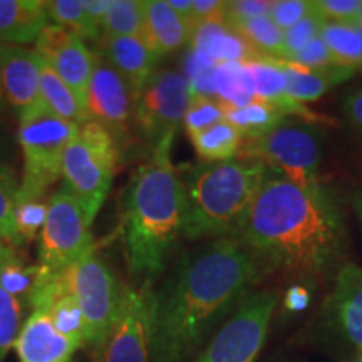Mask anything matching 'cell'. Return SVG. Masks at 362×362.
<instances>
[{
  "instance_id": "40",
  "label": "cell",
  "mask_w": 362,
  "mask_h": 362,
  "mask_svg": "<svg viewBox=\"0 0 362 362\" xmlns=\"http://www.w3.org/2000/svg\"><path fill=\"white\" fill-rule=\"evenodd\" d=\"M284 61L293 62V64L307 67V69H325V67L336 66L332 56H330L327 45H325L320 35L312 40L309 45H305L302 51L292 54L291 57L284 59Z\"/></svg>"
},
{
  "instance_id": "16",
  "label": "cell",
  "mask_w": 362,
  "mask_h": 362,
  "mask_svg": "<svg viewBox=\"0 0 362 362\" xmlns=\"http://www.w3.org/2000/svg\"><path fill=\"white\" fill-rule=\"evenodd\" d=\"M13 347L21 362H72V356L79 349L59 334L49 317L40 310H33Z\"/></svg>"
},
{
  "instance_id": "39",
  "label": "cell",
  "mask_w": 362,
  "mask_h": 362,
  "mask_svg": "<svg viewBox=\"0 0 362 362\" xmlns=\"http://www.w3.org/2000/svg\"><path fill=\"white\" fill-rule=\"evenodd\" d=\"M312 12H314V7H312V2H307V0H280V2H274L270 19L285 33L304 17L310 16Z\"/></svg>"
},
{
  "instance_id": "52",
  "label": "cell",
  "mask_w": 362,
  "mask_h": 362,
  "mask_svg": "<svg viewBox=\"0 0 362 362\" xmlns=\"http://www.w3.org/2000/svg\"><path fill=\"white\" fill-rule=\"evenodd\" d=\"M72 362H81V361H72Z\"/></svg>"
},
{
  "instance_id": "31",
  "label": "cell",
  "mask_w": 362,
  "mask_h": 362,
  "mask_svg": "<svg viewBox=\"0 0 362 362\" xmlns=\"http://www.w3.org/2000/svg\"><path fill=\"white\" fill-rule=\"evenodd\" d=\"M144 12L139 0H111L106 19L103 22L104 37L143 35Z\"/></svg>"
},
{
  "instance_id": "11",
  "label": "cell",
  "mask_w": 362,
  "mask_h": 362,
  "mask_svg": "<svg viewBox=\"0 0 362 362\" xmlns=\"http://www.w3.org/2000/svg\"><path fill=\"white\" fill-rule=\"evenodd\" d=\"M84 208L66 188L57 189L49 200L47 218L40 232V267L62 272L94 250Z\"/></svg>"
},
{
  "instance_id": "6",
  "label": "cell",
  "mask_w": 362,
  "mask_h": 362,
  "mask_svg": "<svg viewBox=\"0 0 362 362\" xmlns=\"http://www.w3.org/2000/svg\"><path fill=\"white\" fill-rule=\"evenodd\" d=\"M19 143L24 153V180L17 197L45 198L61 178L62 158L79 126L49 111L42 101L19 112Z\"/></svg>"
},
{
  "instance_id": "10",
  "label": "cell",
  "mask_w": 362,
  "mask_h": 362,
  "mask_svg": "<svg viewBox=\"0 0 362 362\" xmlns=\"http://www.w3.org/2000/svg\"><path fill=\"white\" fill-rule=\"evenodd\" d=\"M67 279L84 315L86 344L98 351L115 322L123 288L94 250L67 269Z\"/></svg>"
},
{
  "instance_id": "43",
  "label": "cell",
  "mask_w": 362,
  "mask_h": 362,
  "mask_svg": "<svg viewBox=\"0 0 362 362\" xmlns=\"http://www.w3.org/2000/svg\"><path fill=\"white\" fill-rule=\"evenodd\" d=\"M225 4L226 2H220V0H193V30L194 27L205 24V22L225 17Z\"/></svg>"
},
{
  "instance_id": "45",
  "label": "cell",
  "mask_w": 362,
  "mask_h": 362,
  "mask_svg": "<svg viewBox=\"0 0 362 362\" xmlns=\"http://www.w3.org/2000/svg\"><path fill=\"white\" fill-rule=\"evenodd\" d=\"M312 292L309 285L305 284H293L287 288L284 296V309L288 314H300L310 305Z\"/></svg>"
},
{
  "instance_id": "30",
  "label": "cell",
  "mask_w": 362,
  "mask_h": 362,
  "mask_svg": "<svg viewBox=\"0 0 362 362\" xmlns=\"http://www.w3.org/2000/svg\"><path fill=\"white\" fill-rule=\"evenodd\" d=\"M44 314L49 317L54 327L59 334L69 339L78 347L86 346V324L83 310L72 296V292H66L59 296L56 300L52 302Z\"/></svg>"
},
{
  "instance_id": "47",
  "label": "cell",
  "mask_w": 362,
  "mask_h": 362,
  "mask_svg": "<svg viewBox=\"0 0 362 362\" xmlns=\"http://www.w3.org/2000/svg\"><path fill=\"white\" fill-rule=\"evenodd\" d=\"M171 8L178 13V16L183 19L187 24L192 27V16H193V0H168Z\"/></svg>"
},
{
  "instance_id": "48",
  "label": "cell",
  "mask_w": 362,
  "mask_h": 362,
  "mask_svg": "<svg viewBox=\"0 0 362 362\" xmlns=\"http://www.w3.org/2000/svg\"><path fill=\"white\" fill-rule=\"evenodd\" d=\"M352 206H354L356 216L362 226V189H359V192L354 194V198H352Z\"/></svg>"
},
{
  "instance_id": "28",
  "label": "cell",
  "mask_w": 362,
  "mask_h": 362,
  "mask_svg": "<svg viewBox=\"0 0 362 362\" xmlns=\"http://www.w3.org/2000/svg\"><path fill=\"white\" fill-rule=\"evenodd\" d=\"M262 57L284 59V33L270 17H255L230 24Z\"/></svg>"
},
{
  "instance_id": "4",
  "label": "cell",
  "mask_w": 362,
  "mask_h": 362,
  "mask_svg": "<svg viewBox=\"0 0 362 362\" xmlns=\"http://www.w3.org/2000/svg\"><path fill=\"white\" fill-rule=\"evenodd\" d=\"M267 165L259 160L203 163L181 178L185 192L183 237H232L259 194Z\"/></svg>"
},
{
  "instance_id": "44",
  "label": "cell",
  "mask_w": 362,
  "mask_h": 362,
  "mask_svg": "<svg viewBox=\"0 0 362 362\" xmlns=\"http://www.w3.org/2000/svg\"><path fill=\"white\" fill-rule=\"evenodd\" d=\"M342 115L351 128L362 136V86L346 94L342 101Z\"/></svg>"
},
{
  "instance_id": "12",
  "label": "cell",
  "mask_w": 362,
  "mask_h": 362,
  "mask_svg": "<svg viewBox=\"0 0 362 362\" xmlns=\"http://www.w3.org/2000/svg\"><path fill=\"white\" fill-rule=\"evenodd\" d=\"M194 94L193 84L175 69L155 71L134 103L139 133L155 149L166 136L175 134Z\"/></svg>"
},
{
  "instance_id": "20",
  "label": "cell",
  "mask_w": 362,
  "mask_h": 362,
  "mask_svg": "<svg viewBox=\"0 0 362 362\" xmlns=\"http://www.w3.org/2000/svg\"><path fill=\"white\" fill-rule=\"evenodd\" d=\"M47 12L39 0H0V42H35L47 25Z\"/></svg>"
},
{
  "instance_id": "9",
  "label": "cell",
  "mask_w": 362,
  "mask_h": 362,
  "mask_svg": "<svg viewBox=\"0 0 362 362\" xmlns=\"http://www.w3.org/2000/svg\"><path fill=\"white\" fill-rule=\"evenodd\" d=\"M156 293L149 280L141 288L124 287L119 309L94 362H149L155 330Z\"/></svg>"
},
{
  "instance_id": "5",
  "label": "cell",
  "mask_w": 362,
  "mask_h": 362,
  "mask_svg": "<svg viewBox=\"0 0 362 362\" xmlns=\"http://www.w3.org/2000/svg\"><path fill=\"white\" fill-rule=\"evenodd\" d=\"M117 143L96 121L79 126L62 158L64 188L84 208L89 225L96 218L112 187L117 166Z\"/></svg>"
},
{
  "instance_id": "2",
  "label": "cell",
  "mask_w": 362,
  "mask_h": 362,
  "mask_svg": "<svg viewBox=\"0 0 362 362\" xmlns=\"http://www.w3.org/2000/svg\"><path fill=\"white\" fill-rule=\"evenodd\" d=\"M265 272L233 237L185 255L173 279L156 293L149 362L188 361L208 334L250 296Z\"/></svg>"
},
{
  "instance_id": "3",
  "label": "cell",
  "mask_w": 362,
  "mask_h": 362,
  "mask_svg": "<svg viewBox=\"0 0 362 362\" xmlns=\"http://www.w3.org/2000/svg\"><path fill=\"white\" fill-rule=\"evenodd\" d=\"M175 134L166 136L131 178L123 198L121 240L128 269L149 280L165 269L183 235V181L171 161Z\"/></svg>"
},
{
  "instance_id": "18",
  "label": "cell",
  "mask_w": 362,
  "mask_h": 362,
  "mask_svg": "<svg viewBox=\"0 0 362 362\" xmlns=\"http://www.w3.org/2000/svg\"><path fill=\"white\" fill-rule=\"evenodd\" d=\"M104 61H107L123 76L133 93L134 103L155 72L158 59L151 52L143 35H121L104 37Z\"/></svg>"
},
{
  "instance_id": "35",
  "label": "cell",
  "mask_w": 362,
  "mask_h": 362,
  "mask_svg": "<svg viewBox=\"0 0 362 362\" xmlns=\"http://www.w3.org/2000/svg\"><path fill=\"white\" fill-rule=\"evenodd\" d=\"M22 305L19 298L0 287V362L6 359L7 352L16 344L21 332Z\"/></svg>"
},
{
  "instance_id": "1",
  "label": "cell",
  "mask_w": 362,
  "mask_h": 362,
  "mask_svg": "<svg viewBox=\"0 0 362 362\" xmlns=\"http://www.w3.org/2000/svg\"><path fill=\"white\" fill-rule=\"evenodd\" d=\"M232 237L267 270L322 280L339 270L347 250L341 206L322 185L304 189L267 166V175L245 218Z\"/></svg>"
},
{
  "instance_id": "13",
  "label": "cell",
  "mask_w": 362,
  "mask_h": 362,
  "mask_svg": "<svg viewBox=\"0 0 362 362\" xmlns=\"http://www.w3.org/2000/svg\"><path fill=\"white\" fill-rule=\"evenodd\" d=\"M86 112L89 121L104 126L116 143L128 133L134 98L123 76L110 62L99 59L86 93Z\"/></svg>"
},
{
  "instance_id": "32",
  "label": "cell",
  "mask_w": 362,
  "mask_h": 362,
  "mask_svg": "<svg viewBox=\"0 0 362 362\" xmlns=\"http://www.w3.org/2000/svg\"><path fill=\"white\" fill-rule=\"evenodd\" d=\"M45 12L54 24L64 27L81 39H98L101 35V29L90 22L83 6V0H49L44 2Z\"/></svg>"
},
{
  "instance_id": "24",
  "label": "cell",
  "mask_w": 362,
  "mask_h": 362,
  "mask_svg": "<svg viewBox=\"0 0 362 362\" xmlns=\"http://www.w3.org/2000/svg\"><path fill=\"white\" fill-rule=\"evenodd\" d=\"M211 88L221 104L243 107L257 101L255 86L247 64L223 62L211 71Z\"/></svg>"
},
{
  "instance_id": "49",
  "label": "cell",
  "mask_w": 362,
  "mask_h": 362,
  "mask_svg": "<svg viewBox=\"0 0 362 362\" xmlns=\"http://www.w3.org/2000/svg\"><path fill=\"white\" fill-rule=\"evenodd\" d=\"M13 250H16V247L11 245V243H6V242H2V240H0V264H2V262L6 260Z\"/></svg>"
},
{
  "instance_id": "7",
  "label": "cell",
  "mask_w": 362,
  "mask_h": 362,
  "mask_svg": "<svg viewBox=\"0 0 362 362\" xmlns=\"http://www.w3.org/2000/svg\"><path fill=\"white\" fill-rule=\"evenodd\" d=\"M322 126L284 119L277 128L257 139H243L240 160H259L304 189L319 187L324 156ZM237 155V156H238Z\"/></svg>"
},
{
  "instance_id": "41",
  "label": "cell",
  "mask_w": 362,
  "mask_h": 362,
  "mask_svg": "<svg viewBox=\"0 0 362 362\" xmlns=\"http://www.w3.org/2000/svg\"><path fill=\"white\" fill-rule=\"evenodd\" d=\"M274 2L272 0H235L225 4V21L228 24L255 17H270Z\"/></svg>"
},
{
  "instance_id": "33",
  "label": "cell",
  "mask_w": 362,
  "mask_h": 362,
  "mask_svg": "<svg viewBox=\"0 0 362 362\" xmlns=\"http://www.w3.org/2000/svg\"><path fill=\"white\" fill-rule=\"evenodd\" d=\"M40 265H27L22 257L13 250L6 260L0 264V287L22 302H29L35 280H37Z\"/></svg>"
},
{
  "instance_id": "42",
  "label": "cell",
  "mask_w": 362,
  "mask_h": 362,
  "mask_svg": "<svg viewBox=\"0 0 362 362\" xmlns=\"http://www.w3.org/2000/svg\"><path fill=\"white\" fill-rule=\"evenodd\" d=\"M74 37V34L57 24H47L35 39V52L39 54L44 61H49L54 54L61 51L69 40Z\"/></svg>"
},
{
  "instance_id": "15",
  "label": "cell",
  "mask_w": 362,
  "mask_h": 362,
  "mask_svg": "<svg viewBox=\"0 0 362 362\" xmlns=\"http://www.w3.org/2000/svg\"><path fill=\"white\" fill-rule=\"evenodd\" d=\"M325 312L337 334L362 349V267L347 262L337 270Z\"/></svg>"
},
{
  "instance_id": "17",
  "label": "cell",
  "mask_w": 362,
  "mask_h": 362,
  "mask_svg": "<svg viewBox=\"0 0 362 362\" xmlns=\"http://www.w3.org/2000/svg\"><path fill=\"white\" fill-rule=\"evenodd\" d=\"M189 42L197 51L198 61L211 64L214 67L216 64H223V62L245 64L253 59L262 57L225 21V17L194 27Z\"/></svg>"
},
{
  "instance_id": "46",
  "label": "cell",
  "mask_w": 362,
  "mask_h": 362,
  "mask_svg": "<svg viewBox=\"0 0 362 362\" xmlns=\"http://www.w3.org/2000/svg\"><path fill=\"white\" fill-rule=\"evenodd\" d=\"M111 0H83V6L86 8V13L98 29L103 33V22L106 19L107 8H110Z\"/></svg>"
},
{
  "instance_id": "29",
  "label": "cell",
  "mask_w": 362,
  "mask_h": 362,
  "mask_svg": "<svg viewBox=\"0 0 362 362\" xmlns=\"http://www.w3.org/2000/svg\"><path fill=\"white\" fill-rule=\"evenodd\" d=\"M49 202L45 198H21L16 197L12 211L13 247L27 245L42 232L47 218Z\"/></svg>"
},
{
  "instance_id": "53",
  "label": "cell",
  "mask_w": 362,
  "mask_h": 362,
  "mask_svg": "<svg viewBox=\"0 0 362 362\" xmlns=\"http://www.w3.org/2000/svg\"><path fill=\"white\" fill-rule=\"evenodd\" d=\"M361 351H362V349H361Z\"/></svg>"
},
{
  "instance_id": "26",
  "label": "cell",
  "mask_w": 362,
  "mask_h": 362,
  "mask_svg": "<svg viewBox=\"0 0 362 362\" xmlns=\"http://www.w3.org/2000/svg\"><path fill=\"white\" fill-rule=\"evenodd\" d=\"M197 155L205 163H221L235 160L242 146V134L228 121L211 126L200 133L189 134Z\"/></svg>"
},
{
  "instance_id": "23",
  "label": "cell",
  "mask_w": 362,
  "mask_h": 362,
  "mask_svg": "<svg viewBox=\"0 0 362 362\" xmlns=\"http://www.w3.org/2000/svg\"><path fill=\"white\" fill-rule=\"evenodd\" d=\"M40 101L49 111L69 123L83 126L89 121L83 103L44 59L40 66Z\"/></svg>"
},
{
  "instance_id": "8",
  "label": "cell",
  "mask_w": 362,
  "mask_h": 362,
  "mask_svg": "<svg viewBox=\"0 0 362 362\" xmlns=\"http://www.w3.org/2000/svg\"><path fill=\"white\" fill-rule=\"evenodd\" d=\"M279 304L274 292H252L194 362H255Z\"/></svg>"
},
{
  "instance_id": "36",
  "label": "cell",
  "mask_w": 362,
  "mask_h": 362,
  "mask_svg": "<svg viewBox=\"0 0 362 362\" xmlns=\"http://www.w3.org/2000/svg\"><path fill=\"white\" fill-rule=\"evenodd\" d=\"M19 183L16 173L7 166H0V240L13 245L12 211L16 203Z\"/></svg>"
},
{
  "instance_id": "19",
  "label": "cell",
  "mask_w": 362,
  "mask_h": 362,
  "mask_svg": "<svg viewBox=\"0 0 362 362\" xmlns=\"http://www.w3.org/2000/svg\"><path fill=\"white\" fill-rule=\"evenodd\" d=\"M143 37L158 61L192 40V27L171 8L168 0H146L143 2Z\"/></svg>"
},
{
  "instance_id": "21",
  "label": "cell",
  "mask_w": 362,
  "mask_h": 362,
  "mask_svg": "<svg viewBox=\"0 0 362 362\" xmlns=\"http://www.w3.org/2000/svg\"><path fill=\"white\" fill-rule=\"evenodd\" d=\"M287 74V94L293 101L305 104L322 98L332 86L344 83L354 74V69L342 66H330L325 69H307L293 62L277 59Z\"/></svg>"
},
{
  "instance_id": "34",
  "label": "cell",
  "mask_w": 362,
  "mask_h": 362,
  "mask_svg": "<svg viewBox=\"0 0 362 362\" xmlns=\"http://www.w3.org/2000/svg\"><path fill=\"white\" fill-rule=\"evenodd\" d=\"M221 121H225V111L218 99H214L203 93H194L183 117L188 136L211 128Z\"/></svg>"
},
{
  "instance_id": "38",
  "label": "cell",
  "mask_w": 362,
  "mask_h": 362,
  "mask_svg": "<svg viewBox=\"0 0 362 362\" xmlns=\"http://www.w3.org/2000/svg\"><path fill=\"white\" fill-rule=\"evenodd\" d=\"M314 12L324 24L354 25L362 7L361 0H315Z\"/></svg>"
},
{
  "instance_id": "25",
  "label": "cell",
  "mask_w": 362,
  "mask_h": 362,
  "mask_svg": "<svg viewBox=\"0 0 362 362\" xmlns=\"http://www.w3.org/2000/svg\"><path fill=\"white\" fill-rule=\"evenodd\" d=\"M225 111V121H228L243 139H257L270 133L285 119L282 112L264 101H253L243 107H233L221 104Z\"/></svg>"
},
{
  "instance_id": "27",
  "label": "cell",
  "mask_w": 362,
  "mask_h": 362,
  "mask_svg": "<svg viewBox=\"0 0 362 362\" xmlns=\"http://www.w3.org/2000/svg\"><path fill=\"white\" fill-rule=\"evenodd\" d=\"M320 37L327 45L336 66L362 69V27L346 24H324Z\"/></svg>"
},
{
  "instance_id": "50",
  "label": "cell",
  "mask_w": 362,
  "mask_h": 362,
  "mask_svg": "<svg viewBox=\"0 0 362 362\" xmlns=\"http://www.w3.org/2000/svg\"><path fill=\"white\" fill-rule=\"evenodd\" d=\"M354 25H361V27H362V7H361L359 16H357V21H356V24H354Z\"/></svg>"
},
{
  "instance_id": "51",
  "label": "cell",
  "mask_w": 362,
  "mask_h": 362,
  "mask_svg": "<svg viewBox=\"0 0 362 362\" xmlns=\"http://www.w3.org/2000/svg\"><path fill=\"white\" fill-rule=\"evenodd\" d=\"M0 54H2V42H0ZM4 99H2V90H0V103H2Z\"/></svg>"
},
{
  "instance_id": "14",
  "label": "cell",
  "mask_w": 362,
  "mask_h": 362,
  "mask_svg": "<svg viewBox=\"0 0 362 362\" xmlns=\"http://www.w3.org/2000/svg\"><path fill=\"white\" fill-rule=\"evenodd\" d=\"M40 66L35 49L2 44L0 54V90L2 99L19 112L40 101Z\"/></svg>"
},
{
  "instance_id": "37",
  "label": "cell",
  "mask_w": 362,
  "mask_h": 362,
  "mask_svg": "<svg viewBox=\"0 0 362 362\" xmlns=\"http://www.w3.org/2000/svg\"><path fill=\"white\" fill-rule=\"evenodd\" d=\"M324 22L317 16L315 12H312L310 16H307L300 22H297L296 25H292L291 29H287L284 33V59L291 57L292 54L309 45L312 40L317 39L322 30Z\"/></svg>"
},
{
  "instance_id": "22",
  "label": "cell",
  "mask_w": 362,
  "mask_h": 362,
  "mask_svg": "<svg viewBox=\"0 0 362 362\" xmlns=\"http://www.w3.org/2000/svg\"><path fill=\"white\" fill-rule=\"evenodd\" d=\"M99 57L86 45V42L78 35H74L61 51H57L49 59V62L57 72L59 78L72 89L81 103L86 101L88 86L96 69ZM86 107V106H84Z\"/></svg>"
}]
</instances>
